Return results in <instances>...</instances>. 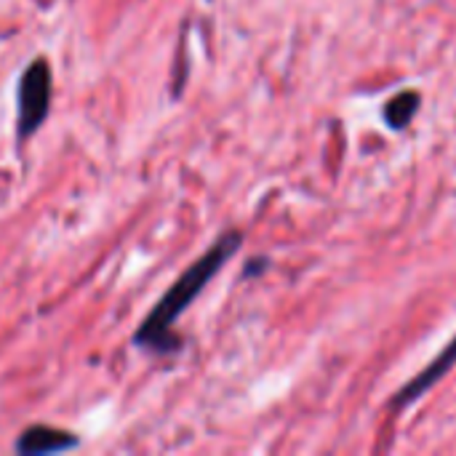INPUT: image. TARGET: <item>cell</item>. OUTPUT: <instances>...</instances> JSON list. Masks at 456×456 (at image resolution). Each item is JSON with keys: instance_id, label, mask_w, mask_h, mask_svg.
Here are the masks:
<instances>
[{"instance_id": "obj_1", "label": "cell", "mask_w": 456, "mask_h": 456, "mask_svg": "<svg viewBox=\"0 0 456 456\" xmlns=\"http://www.w3.org/2000/svg\"><path fill=\"white\" fill-rule=\"evenodd\" d=\"M240 243H243V235L235 230L216 238L214 246L176 278V283L163 294V299L155 305V310L142 321V326L134 334V345L147 353H155V355L179 353L182 339L176 337V329H174L176 321L203 294L208 281L227 265V259L240 248Z\"/></svg>"}, {"instance_id": "obj_2", "label": "cell", "mask_w": 456, "mask_h": 456, "mask_svg": "<svg viewBox=\"0 0 456 456\" xmlns=\"http://www.w3.org/2000/svg\"><path fill=\"white\" fill-rule=\"evenodd\" d=\"M53 75L48 59H35L19 80V139H29L48 118Z\"/></svg>"}, {"instance_id": "obj_3", "label": "cell", "mask_w": 456, "mask_h": 456, "mask_svg": "<svg viewBox=\"0 0 456 456\" xmlns=\"http://www.w3.org/2000/svg\"><path fill=\"white\" fill-rule=\"evenodd\" d=\"M77 446H80V438L75 433L48 428V425H35V428H27L16 438L13 452L21 456H48L61 454V452H75Z\"/></svg>"}, {"instance_id": "obj_4", "label": "cell", "mask_w": 456, "mask_h": 456, "mask_svg": "<svg viewBox=\"0 0 456 456\" xmlns=\"http://www.w3.org/2000/svg\"><path fill=\"white\" fill-rule=\"evenodd\" d=\"M456 363V337L446 345V350L419 374V377H414L403 390H401V395H398V406H409V403H414V401H419L438 379H444L452 369H454Z\"/></svg>"}, {"instance_id": "obj_5", "label": "cell", "mask_w": 456, "mask_h": 456, "mask_svg": "<svg viewBox=\"0 0 456 456\" xmlns=\"http://www.w3.org/2000/svg\"><path fill=\"white\" fill-rule=\"evenodd\" d=\"M417 104H419V99H417L411 91H406L403 96L393 99V102L387 104V123H390V126H406L409 118L414 115Z\"/></svg>"}]
</instances>
